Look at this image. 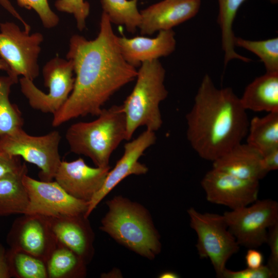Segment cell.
<instances>
[{
	"mask_svg": "<svg viewBox=\"0 0 278 278\" xmlns=\"http://www.w3.org/2000/svg\"><path fill=\"white\" fill-rule=\"evenodd\" d=\"M272 3H276L278 0H269Z\"/></svg>",
	"mask_w": 278,
	"mask_h": 278,
	"instance_id": "obj_40",
	"label": "cell"
},
{
	"mask_svg": "<svg viewBox=\"0 0 278 278\" xmlns=\"http://www.w3.org/2000/svg\"><path fill=\"white\" fill-rule=\"evenodd\" d=\"M218 1L219 13L217 23L221 29L222 48L224 53V66L233 59H238L246 62L248 61V58L238 54L235 51V36L233 30V24L237 11L246 0Z\"/></svg>",
	"mask_w": 278,
	"mask_h": 278,
	"instance_id": "obj_24",
	"label": "cell"
},
{
	"mask_svg": "<svg viewBox=\"0 0 278 278\" xmlns=\"http://www.w3.org/2000/svg\"><path fill=\"white\" fill-rule=\"evenodd\" d=\"M160 278H178L179 275L173 271H165L161 273L159 276Z\"/></svg>",
	"mask_w": 278,
	"mask_h": 278,
	"instance_id": "obj_38",
	"label": "cell"
},
{
	"mask_svg": "<svg viewBox=\"0 0 278 278\" xmlns=\"http://www.w3.org/2000/svg\"><path fill=\"white\" fill-rule=\"evenodd\" d=\"M235 46L244 48L257 56L263 62L266 72H278V38L252 41L235 37Z\"/></svg>",
	"mask_w": 278,
	"mask_h": 278,
	"instance_id": "obj_28",
	"label": "cell"
},
{
	"mask_svg": "<svg viewBox=\"0 0 278 278\" xmlns=\"http://www.w3.org/2000/svg\"><path fill=\"white\" fill-rule=\"evenodd\" d=\"M117 37L103 12L96 38L71 37L66 59L73 63L75 82L66 101L53 115V127L79 117L98 116L115 93L135 79L137 70L124 59Z\"/></svg>",
	"mask_w": 278,
	"mask_h": 278,
	"instance_id": "obj_1",
	"label": "cell"
},
{
	"mask_svg": "<svg viewBox=\"0 0 278 278\" xmlns=\"http://www.w3.org/2000/svg\"><path fill=\"white\" fill-rule=\"evenodd\" d=\"M246 111L232 88H217L205 74L186 115L190 146L200 157L213 162L247 136Z\"/></svg>",
	"mask_w": 278,
	"mask_h": 278,
	"instance_id": "obj_2",
	"label": "cell"
},
{
	"mask_svg": "<svg viewBox=\"0 0 278 278\" xmlns=\"http://www.w3.org/2000/svg\"><path fill=\"white\" fill-rule=\"evenodd\" d=\"M138 0H100L102 8L110 22L124 25L134 33L138 28L141 16L137 7Z\"/></svg>",
	"mask_w": 278,
	"mask_h": 278,
	"instance_id": "obj_26",
	"label": "cell"
},
{
	"mask_svg": "<svg viewBox=\"0 0 278 278\" xmlns=\"http://www.w3.org/2000/svg\"><path fill=\"white\" fill-rule=\"evenodd\" d=\"M108 211L100 229L119 244L149 259L161 250L160 235L148 211L140 204L117 196L107 203Z\"/></svg>",
	"mask_w": 278,
	"mask_h": 278,
	"instance_id": "obj_3",
	"label": "cell"
},
{
	"mask_svg": "<svg viewBox=\"0 0 278 278\" xmlns=\"http://www.w3.org/2000/svg\"><path fill=\"white\" fill-rule=\"evenodd\" d=\"M0 5L12 15L20 21L25 28H29V25L20 15L9 0H0Z\"/></svg>",
	"mask_w": 278,
	"mask_h": 278,
	"instance_id": "obj_37",
	"label": "cell"
},
{
	"mask_svg": "<svg viewBox=\"0 0 278 278\" xmlns=\"http://www.w3.org/2000/svg\"><path fill=\"white\" fill-rule=\"evenodd\" d=\"M166 71L159 60L143 63L137 71L135 85L121 105L127 130V141L140 127L154 132L162 126L160 103L167 97Z\"/></svg>",
	"mask_w": 278,
	"mask_h": 278,
	"instance_id": "obj_5",
	"label": "cell"
},
{
	"mask_svg": "<svg viewBox=\"0 0 278 278\" xmlns=\"http://www.w3.org/2000/svg\"><path fill=\"white\" fill-rule=\"evenodd\" d=\"M262 155L263 165L267 173L277 169L278 148L271 150Z\"/></svg>",
	"mask_w": 278,
	"mask_h": 278,
	"instance_id": "obj_35",
	"label": "cell"
},
{
	"mask_svg": "<svg viewBox=\"0 0 278 278\" xmlns=\"http://www.w3.org/2000/svg\"><path fill=\"white\" fill-rule=\"evenodd\" d=\"M201 0H164L140 11L138 28L142 35L172 28L194 17Z\"/></svg>",
	"mask_w": 278,
	"mask_h": 278,
	"instance_id": "obj_16",
	"label": "cell"
},
{
	"mask_svg": "<svg viewBox=\"0 0 278 278\" xmlns=\"http://www.w3.org/2000/svg\"><path fill=\"white\" fill-rule=\"evenodd\" d=\"M43 35L39 32L30 34L15 23H0V58L8 65L7 75L33 81L39 74L38 58Z\"/></svg>",
	"mask_w": 278,
	"mask_h": 278,
	"instance_id": "obj_9",
	"label": "cell"
},
{
	"mask_svg": "<svg viewBox=\"0 0 278 278\" xmlns=\"http://www.w3.org/2000/svg\"><path fill=\"white\" fill-rule=\"evenodd\" d=\"M212 162V168L244 180L259 181L268 173L262 154L247 143L235 145Z\"/></svg>",
	"mask_w": 278,
	"mask_h": 278,
	"instance_id": "obj_19",
	"label": "cell"
},
{
	"mask_svg": "<svg viewBox=\"0 0 278 278\" xmlns=\"http://www.w3.org/2000/svg\"><path fill=\"white\" fill-rule=\"evenodd\" d=\"M91 121H79L67 129L65 138L70 150L90 158L96 167L109 166L112 153L127 141L126 117L121 105L102 110Z\"/></svg>",
	"mask_w": 278,
	"mask_h": 278,
	"instance_id": "obj_4",
	"label": "cell"
},
{
	"mask_svg": "<svg viewBox=\"0 0 278 278\" xmlns=\"http://www.w3.org/2000/svg\"><path fill=\"white\" fill-rule=\"evenodd\" d=\"M246 136L247 144L262 155L278 148V112L253 117Z\"/></svg>",
	"mask_w": 278,
	"mask_h": 278,
	"instance_id": "obj_22",
	"label": "cell"
},
{
	"mask_svg": "<svg viewBox=\"0 0 278 278\" xmlns=\"http://www.w3.org/2000/svg\"><path fill=\"white\" fill-rule=\"evenodd\" d=\"M111 169L92 167L81 158L71 162L61 161L54 180L74 198L90 202L101 188Z\"/></svg>",
	"mask_w": 278,
	"mask_h": 278,
	"instance_id": "obj_15",
	"label": "cell"
},
{
	"mask_svg": "<svg viewBox=\"0 0 278 278\" xmlns=\"http://www.w3.org/2000/svg\"><path fill=\"white\" fill-rule=\"evenodd\" d=\"M223 216L239 246L257 248L266 243L269 228L278 222V203L270 199L257 200Z\"/></svg>",
	"mask_w": 278,
	"mask_h": 278,
	"instance_id": "obj_10",
	"label": "cell"
},
{
	"mask_svg": "<svg viewBox=\"0 0 278 278\" xmlns=\"http://www.w3.org/2000/svg\"><path fill=\"white\" fill-rule=\"evenodd\" d=\"M221 278H273L272 273L268 267L262 265L257 268H247L232 271L225 268Z\"/></svg>",
	"mask_w": 278,
	"mask_h": 278,
	"instance_id": "obj_32",
	"label": "cell"
},
{
	"mask_svg": "<svg viewBox=\"0 0 278 278\" xmlns=\"http://www.w3.org/2000/svg\"><path fill=\"white\" fill-rule=\"evenodd\" d=\"M245 261L247 267L257 268L263 265L264 256L256 248H249L245 255Z\"/></svg>",
	"mask_w": 278,
	"mask_h": 278,
	"instance_id": "obj_34",
	"label": "cell"
},
{
	"mask_svg": "<svg viewBox=\"0 0 278 278\" xmlns=\"http://www.w3.org/2000/svg\"><path fill=\"white\" fill-rule=\"evenodd\" d=\"M22 181L29 200L25 214L51 217L85 215L88 210L89 202L71 196L55 180H37L25 174Z\"/></svg>",
	"mask_w": 278,
	"mask_h": 278,
	"instance_id": "obj_11",
	"label": "cell"
},
{
	"mask_svg": "<svg viewBox=\"0 0 278 278\" xmlns=\"http://www.w3.org/2000/svg\"><path fill=\"white\" fill-rule=\"evenodd\" d=\"M55 6L59 11L73 14L77 28L80 31L86 28V20L90 10V5L88 2L84 0H57Z\"/></svg>",
	"mask_w": 278,
	"mask_h": 278,
	"instance_id": "obj_29",
	"label": "cell"
},
{
	"mask_svg": "<svg viewBox=\"0 0 278 278\" xmlns=\"http://www.w3.org/2000/svg\"><path fill=\"white\" fill-rule=\"evenodd\" d=\"M7 256L12 277L17 278H47L46 263L26 252L11 249Z\"/></svg>",
	"mask_w": 278,
	"mask_h": 278,
	"instance_id": "obj_27",
	"label": "cell"
},
{
	"mask_svg": "<svg viewBox=\"0 0 278 278\" xmlns=\"http://www.w3.org/2000/svg\"><path fill=\"white\" fill-rule=\"evenodd\" d=\"M27 167L0 177V216L26 213L28 196L23 183Z\"/></svg>",
	"mask_w": 278,
	"mask_h": 278,
	"instance_id": "obj_21",
	"label": "cell"
},
{
	"mask_svg": "<svg viewBox=\"0 0 278 278\" xmlns=\"http://www.w3.org/2000/svg\"><path fill=\"white\" fill-rule=\"evenodd\" d=\"M45 93L38 89L33 81L22 77L21 90L30 106L45 113H56L65 103L74 85L73 64L70 60L56 56L49 60L42 68Z\"/></svg>",
	"mask_w": 278,
	"mask_h": 278,
	"instance_id": "obj_8",
	"label": "cell"
},
{
	"mask_svg": "<svg viewBox=\"0 0 278 278\" xmlns=\"http://www.w3.org/2000/svg\"><path fill=\"white\" fill-rule=\"evenodd\" d=\"M16 1L20 7L34 10L45 28H53L58 24L59 18L51 9L47 0Z\"/></svg>",
	"mask_w": 278,
	"mask_h": 278,
	"instance_id": "obj_30",
	"label": "cell"
},
{
	"mask_svg": "<svg viewBox=\"0 0 278 278\" xmlns=\"http://www.w3.org/2000/svg\"><path fill=\"white\" fill-rule=\"evenodd\" d=\"M12 277L7 256V251L3 245L0 244V278Z\"/></svg>",
	"mask_w": 278,
	"mask_h": 278,
	"instance_id": "obj_36",
	"label": "cell"
},
{
	"mask_svg": "<svg viewBox=\"0 0 278 278\" xmlns=\"http://www.w3.org/2000/svg\"><path fill=\"white\" fill-rule=\"evenodd\" d=\"M61 140L56 130L33 136L22 128L0 138V152L20 157L36 165L40 169V180L51 181L61 162L59 150Z\"/></svg>",
	"mask_w": 278,
	"mask_h": 278,
	"instance_id": "obj_7",
	"label": "cell"
},
{
	"mask_svg": "<svg viewBox=\"0 0 278 278\" xmlns=\"http://www.w3.org/2000/svg\"><path fill=\"white\" fill-rule=\"evenodd\" d=\"M266 243L270 250L266 265L271 271L273 278H275L278 276V222L269 228Z\"/></svg>",
	"mask_w": 278,
	"mask_h": 278,
	"instance_id": "obj_31",
	"label": "cell"
},
{
	"mask_svg": "<svg viewBox=\"0 0 278 278\" xmlns=\"http://www.w3.org/2000/svg\"><path fill=\"white\" fill-rule=\"evenodd\" d=\"M157 140L155 132L146 129L135 139L124 145L123 155L112 169H110L101 188L89 202L85 216L89 217L100 202L127 177L146 174L148 167L139 162L145 151L153 145Z\"/></svg>",
	"mask_w": 278,
	"mask_h": 278,
	"instance_id": "obj_14",
	"label": "cell"
},
{
	"mask_svg": "<svg viewBox=\"0 0 278 278\" xmlns=\"http://www.w3.org/2000/svg\"><path fill=\"white\" fill-rule=\"evenodd\" d=\"M190 227L197 236L196 245L201 258H208L216 276L222 277L226 264L239 250V245L229 231L223 215L201 213L194 207L187 211Z\"/></svg>",
	"mask_w": 278,
	"mask_h": 278,
	"instance_id": "obj_6",
	"label": "cell"
},
{
	"mask_svg": "<svg viewBox=\"0 0 278 278\" xmlns=\"http://www.w3.org/2000/svg\"><path fill=\"white\" fill-rule=\"evenodd\" d=\"M7 242L11 249L23 251L46 263L58 241L46 216L24 214L13 222Z\"/></svg>",
	"mask_w": 278,
	"mask_h": 278,
	"instance_id": "obj_12",
	"label": "cell"
},
{
	"mask_svg": "<svg viewBox=\"0 0 278 278\" xmlns=\"http://www.w3.org/2000/svg\"><path fill=\"white\" fill-rule=\"evenodd\" d=\"M117 41L124 59L135 68L145 62L170 55L176 46L175 33L172 29L160 31L155 38L117 36Z\"/></svg>",
	"mask_w": 278,
	"mask_h": 278,
	"instance_id": "obj_18",
	"label": "cell"
},
{
	"mask_svg": "<svg viewBox=\"0 0 278 278\" xmlns=\"http://www.w3.org/2000/svg\"><path fill=\"white\" fill-rule=\"evenodd\" d=\"M240 102L246 110L254 112H278V72H266L246 88Z\"/></svg>",
	"mask_w": 278,
	"mask_h": 278,
	"instance_id": "obj_20",
	"label": "cell"
},
{
	"mask_svg": "<svg viewBox=\"0 0 278 278\" xmlns=\"http://www.w3.org/2000/svg\"><path fill=\"white\" fill-rule=\"evenodd\" d=\"M201 185L208 202L231 210L256 201L259 188V181L242 179L214 168L205 173Z\"/></svg>",
	"mask_w": 278,
	"mask_h": 278,
	"instance_id": "obj_13",
	"label": "cell"
},
{
	"mask_svg": "<svg viewBox=\"0 0 278 278\" xmlns=\"http://www.w3.org/2000/svg\"><path fill=\"white\" fill-rule=\"evenodd\" d=\"M46 265L49 278H81L86 274V264L84 260L59 242Z\"/></svg>",
	"mask_w": 278,
	"mask_h": 278,
	"instance_id": "obj_23",
	"label": "cell"
},
{
	"mask_svg": "<svg viewBox=\"0 0 278 278\" xmlns=\"http://www.w3.org/2000/svg\"><path fill=\"white\" fill-rule=\"evenodd\" d=\"M0 70L5 71L8 74L10 73V68L7 63L0 58Z\"/></svg>",
	"mask_w": 278,
	"mask_h": 278,
	"instance_id": "obj_39",
	"label": "cell"
},
{
	"mask_svg": "<svg viewBox=\"0 0 278 278\" xmlns=\"http://www.w3.org/2000/svg\"><path fill=\"white\" fill-rule=\"evenodd\" d=\"M18 81V77L13 75L0 76V138L23 128L22 113L9 100L11 88Z\"/></svg>",
	"mask_w": 278,
	"mask_h": 278,
	"instance_id": "obj_25",
	"label": "cell"
},
{
	"mask_svg": "<svg viewBox=\"0 0 278 278\" xmlns=\"http://www.w3.org/2000/svg\"><path fill=\"white\" fill-rule=\"evenodd\" d=\"M47 218L58 241L76 253L88 264L94 253V233L88 218L84 214Z\"/></svg>",
	"mask_w": 278,
	"mask_h": 278,
	"instance_id": "obj_17",
	"label": "cell"
},
{
	"mask_svg": "<svg viewBox=\"0 0 278 278\" xmlns=\"http://www.w3.org/2000/svg\"><path fill=\"white\" fill-rule=\"evenodd\" d=\"M27 167L21 158L0 152V177L11 172L21 171Z\"/></svg>",
	"mask_w": 278,
	"mask_h": 278,
	"instance_id": "obj_33",
	"label": "cell"
}]
</instances>
